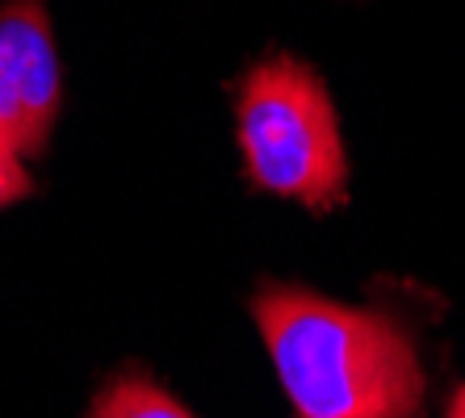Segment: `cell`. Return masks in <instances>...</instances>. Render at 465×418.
Here are the masks:
<instances>
[{
	"mask_svg": "<svg viewBox=\"0 0 465 418\" xmlns=\"http://www.w3.org/2000/svg\"><path fill=\"white\" fill-rule=\"evenodd\" d=\"M256 326L298 418H415L423 373L399 322L302 289H264Z\"/></svg>",
	"mask_w": 465,
	"mask_h": 418,
	"instance_id": "6da1fadb",
	"label": "cell"
},
{
	"mask_svg": "<svg viewBox=\"0 0 465 418\" xmlns=\"http://www.w3.org/2000/svg\"><path fill=\"white\" fill-rule=\"evenodd\" d=\"M239 151L248 180L311 209L344 201V142L327 88L298 59H264L239 84Z\"/></svg>",
	"mask_w": 465,
	"mask_h": 418,
	"instance_id": "7a4b0ae2",
	"label": "cell"
},
{
	"mask_svg": "<svg viewBox=\"0 0 465 418\" xmlns=\"http://www.w3.org/2000/svg\"><path fill=\"white\" fill-rule=\"evenodd\" d=\"M449 418H465V385H461V394L453 397V406H449Z\"/></svg>",
	"mask_w": 465,
	"mask_h": 418,
	"instance_id": "8992f818",
	"label": "cell"
},
{
	"mask_svg": "<svg viewBox=\"0 0 465 418\" xmlns=\"http://www.w3.org/2000/svg\"><path fill=\"white\" fill-rule=\"evenodd\" d=\"M22 160H25L22 151L0 134V205L22 201V197L34 189V180H30V172H25Z\"/></svg>",
	"mask_w": 465,
	"mask_h": 418,
	"instance_id": "5b68a950",
	"label": "cell"
},
{
	"mask_svg": "<svg viewBox=\"0 0 465 418\" xmlns=\"http://www.w3.org/2000/svg\"><path fill=\"white\" fill-rule=\"evenodd\" d=\"M88 418H193V414H189L176 397L163 394L160 385H152V381H143V376L130 373V376L109 381Z\"/></svg>",
	"mask_w": 465,
	"mask_h": 418,
	"instance_id": "277c9868",
	"label": "cell"
},
{
	"mask_svg": "<svg viewBox=\"0 0 465 418\" xmlns=\"http://www.w3.org/2000/svg\"><path fill=\"white\" fill-rule=\"evenodd\" d=\"M64 105V75L43 0L0 9V134L25 160L46 147Z\"/></svg>",
	"mask_w": 465,
	"mask_h": 418,
	"instance_id": "3957f363",
	"label": "cell"
}]
</instances>
